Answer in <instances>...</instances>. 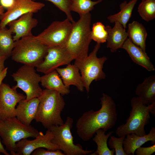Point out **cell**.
I'll list each match as a JSON object with an SVG mask.
<instances>
[{"mask_svg":"<svg viewBox=\"0 0 155 155\" xmlns=\"http://www.w3.org/2000/svg\"><path fill=\"white\" fill-rule=\"evenodd\" d=\"M73 60L65 47L48 46L47 53L42 61L36 67V70L46 74L61 66L70 63Z\"/></svg>","mask_w":155,"mask_h":155,"instance_id":"obj_11","label":"cell"},{"mask_svg":"<svg viewBox=\"0 0 155 155\" xmlns=\"http://www.w3.org/2000/svg\"><path fill=\"white\" fill-rule=\"evenodd\" d=\"M11 76L16 82L12 87L21 89L26 94V100L38 98L41 95L43 90L39 86L41 76L36 73L35 67L24 65Z\"/></svg>","mask_w":155,"mask_h":155,"instance_id":"obj_9","label":"cell"},{"mask_svg":"<svg viewBox=\"0 0 155 155\" xmlns=\"http://www.w3.org/2000/svg\"><path fill=\"white\" fill-rule=\"evenodd\" d=\"M106 29L108 33L106 46L111 52H115L121 48L124 42L127 38V32L123 26L118 22L115 23L113 28L107 26Z\"/></svg>","mask_w":155,"mask_h":155,"instance_id":"obj_20","label":"cell"},{"mask_svg":"<svg viewBox=\"0 0 155 155\" xmlns=\"http://www.w3.org/2000/svg\"><path fill=\"white\" fill-rule=\"evenodd\" d=\"M26 96L3 82L0 86V119L16 117V106Z\"/></svg>","mask_w":155,"mask_h":155,"instance_id":"obj_13","label":"cell"},{"mask_svg":"<svg viewBox=\"0 0 155 155\" xmlns=\"http://www.w3.org/2000/svg\"><path fill=\"white\" fill-rule=\"evenodd\" d=\"M131 109L126 123L119 126L116 130L119 137L131 133L139 136L146 135L144 127L149 123L150 113L155 116V102L146 105L138 97L134 96L131 99Z\"/></svg>","mask_w":155,"mask_h":155,"instance_id":"obj_3","label":"cell"},{"mask_svg":"<svg viewBox=\"0 0 155 155\" xmlns=\"http://www.w3.org/2000/svg\"><path fill=\"white\" fill-rule=\"evenodd\" d=\"M137 0H131L128 3L124 1L121 3L119 5L120 11L117 13L107 17L110 22H119L126 29V25L131 17L133 9Z\"/></svg>","mask_w":155,"mask_h":155,"instance_id":"obj_24","label":"cell"},{"mask_svg":"<svg viewBox=\"0 0 155 155\" xmlns=\"http://www.w3.org/2000/svg\"><path fill=\"white\" fill-rule=\"evenodd\" d=\"M124 138L123 146L125 152L127 155H134L135 150L143 144L150 141L152 145L155 144V128L152 127L147 134L139 136L134 133L127 134Z\"/></svg>","mask_w":155,"mask_h":155,"instance_id":"obj_19","label":"cell"},{"mask_svg":"<svg viewBox=\"0 0 155 155\" xmlns=\"http://www.w3.org/2000/svg\"><path fill=\"white\" fill-rule=\"evenodd\" d=\"M56 70L66 87L69 88L73 85L79 91H84V87L81 75L79 69L74 64L70 63L65 67H58Z\"/></svg>","mask_w":155,"mask_h":155,"instance_id":"obj_18","label":"cell"},{"mask_svg":"<svg viewBox=\"0 0 155 155\" xmlns=\"http://www.w3.org/2000/svg\"><path fill=\"white\" fill-rule=\"evenodd\" d=\"M141 1H142V0H141Z\"/></svg>","mask_w":155,"mask_h":155,"instance_id":"obj_39","label":"cell"},{"mask_svg":"<svg viewBox=\"0 0 155 155\" xmlns=\"http://www.w3.org/2000/svg\"><path fill=\"white\" fill-rule=\"evenodd\" d=\"M79 20L72 23V29L65 47L74 60L88 55L91 38V15L89 13L80 15Z\"/></svg>","mask_w":155,"mask_h":155,"instance_id":"obj_4","label":"cell"},{"mask_svg":"<svg viewBox=\"0 0 155 155\" xmlns=\"http://www.w3.org/2000/svg\"><path fill=\"white\" fill-rule=\"evenodd\" d=\"M103 0L93 1L92 0H70L69 9L79 14L85 15L90 13L94 6Z\"/></svg>","mask_w":155,"mask_h":155,"instance_id":"obj_27","label":"cell"},{"mask_svg":"<svg viewBox=\"0 0 155 155\" xmlns=\"http://www.w3.org/2000/svg\"><path fill=\"white\" fill-rule=\"evenodd\" d=\"M33 14L32 12L26 13L8 24L9 29L15 34L13 36L14 41L32 35V30L38 23V20L33 17Z\"/></svg>","mask_w":155,"mask_h":155,"instance_id":"obj_15","label":"cell"},{"mask_svg":"<svg viewBox=\"0 0 155 155\" xmlns=\"http://www.w3.org/2000/svg\"><path fill=\"white\" fill-rule=\"evenodd\" d=\"M91 35L92 40L100 44L106 42L108 33L104 25L101 22H98L93 24Z\"/></svg>","mask_w":155,"mask_h":155,"instance_id":"obj_29","label":"cell"},{"mask_svg":"<svg viewBox=\"0 0 155 155\" xmlns=\"http://www.w3.org/2000/svg\"><path fill=\"white\" fill-rule=\"evenodd\" d=\"M101 107L98 111L93 110L84 113L78 119L76 131L84 141L89 140L98 129L106 131L112 128L117 119L116 104L112 98L103 93L100 99Z\"/></svg>","mask_w":155,"mask_h":155,"instance_id":"obj_1","label":"cell"},{"mask_svg":"<svg viewBox=\"0 0 155 155\" xmlns=\"http://www.w3.org/2000/svg\"></svg>","mask_w":155,"mask_h":155,"instance_id":"obj_40","label":"cell"},{"mask_svg":"<svg viewBox=\"0 0 155 155\" xmlns=\"http://www.w3.org/2000/svg\"><path fill=\"white\" fill-rule=\"evenodd\" d=\"M100 44L96 43L92 51L83 59L75 60L74 64L79 69L87 94L90 90V86L93 81H97L106 78L103 71L104 65L107 60L105 56L98 57L97 53Z\"/></svg>","mask_w":155,"mask_h":155,"instance_id":"obj_7","label":"cell"},{"mask_svg":"<svg viewBox=\"0 0 155 155\" xmlns=\"http://www.w3.org/2000/svg\"><path fill=\"white\" fill-rule=\"evenodd\" d=\"M135 93L145 105H148L155 102V75L149 76L138 84Z\"/></svg>","mask_w":155,"mask_h":155,"instance_id":"obj_21","label":"cell"},{"mask_svg":"<svg viewBox=\"0 0 155 155\" xmlns=\"http://www.w3.org/2000/svg\"><path fill=\"white\" fill-rule=\"evenodd\" d=\"M2 153L5 155H9L10 154L7 151L6 149L3 147L0 139V154Z\"/></svg>","mask_w":155,"mask_h":155,"instance_id":"obj_37","label":"cell"},{"mask_svg":"<svg viewBox=\"0 0 155 155\" xmlns=\"http://www.w3.org/2000/svg\"><path fill=\"white\" fill-rule=\"evenodd\" d=\"M127 32L129 39L146 52V41L147 33L144 26L138 22L133 21L128 24Z\"/></svg>","mask_w":155,"mask_h":155,"instance_id":"obj_23","label":"cell"},{"mask_svg":"<svg viewBox=\"0 0 155 155\" xmlns=\"http://www.w3.org/2000/svg\"><path fill=\"white\" fill-rule=\"evenodd\" d=\"M7 69V67L5 68L0 74V86L3 80L6 75Z\"/></svg>","mask_w":155,"mask_h":155,"instance_id":"obj_36","label":"cell"},{"mask_svg":"<svg viewBox=\"0 0 155 155\" xmlns=\"http://www.w3.org/2000/svg\"><path fill=\"white\" fill-rule=\"evenodd\" d=\"M125 136L117 138L114 136L111 135L108 144L109 147L114 149L115 155H127L123 149V144Z\"/></svg>","mask_w":155,"mask_h":155,"instance_id":"obj_30","label":"cell"},{"mask_svg":"<svg viewBox=\"0 0 155 155\" xmlns=\"http://www.w3.org/2000/svg\"><path fill=\"white\" fill-rule=\"evenodd\" d=\"M38 98L35 121L47 129L53 125H62L64 122L61 113L65 105L63 96L56 91L45 89Z\"/></svg>","mask_w":155,"mask_h":155,"instance_id":"obj_2","label":"cell"},{"mask_svg":"<svg viewBox=\"0 0 155 155\" xmlns=\"http://www.w3.org/2000/svg\"><path fill=\"white\" fill-rule=\"evenodd\" d=\"M121 48L127 52L136 64L144 67L149 71L155 70L154 66L146 52L133 44L128 38L125 41Z\"/></svg>","mask_w":155,"mask_h":155,"instance_id":"obj_17","label":"cell"},{"mask_svg":"<svg viewBox=\"0 0 155 155\" xmlns=\"http://www.w3.org/2000/svg\"><path fill=\"white\" fill-rule=\"evenodd\" d=\"M39 133L34 127L22 123L16 117L0 119V136L10 154L16 155L15 149L18 142L30 137L35 138Z\"/></svg>","mask_w":155,"mask_h":155,"instance_id":"obj_6","label":"cell"},{"mask_svg":"<svg viewBox=\"0 0 155 155\" xmlns=\"http://www.w3.org/2000/svg\"><path fill=\"white\" fill-rule=\"evenodd\" d=\"M72 25L67 18L63 21H55L36 36L41 42L48 46L65 47Z\"/></svg>","mask_w":155,"mask_h":155,"instance_id":"obj_10","label":"cell"},{"mask_svg":"<svg viewBox=\"0 0 155 155\" xmlns=\"http://www.w3.org/2000/svg\"><path fill=\"white\" fill-rule=\"evenodd\" d=\"M14 0H0V5L7 9L13 4Z\"/></svg>","mask_w":155,"mask_h":155,"instance_id":"obj_34","label":"cell"},{"mask_svg":"<svg viewBox=\"0 0 155 155\" xmlns=\"http://www.w3.org/2000/svg\"><path fill=\"white\" fill-rule=\"evenodd\" d=\"M7 59L5 57L0 56V74L5 68L4 62Z\"/></svg>","mask_w":155,"mask_h":155,"instance_id":"obj_35","label":"cell"},{"mask_svg":"<svg viewBox=\"0 0 155 155\" xmlns=\"http://www.w3.org/2000/svg\"><path fill=\"white\" fill-rule=\"evenodd\" d=\"M12 34L6 27L0 29V56L7 58L11 56L14 44Z\"/></svg>","mask_w":155,"mask_h":155,"instance_id":"obj_26","label":"cell"},{"mask_svg":"<svg viewBox=\"0 0 155 155\" xmlns=\"http://www.w3.org/2000/svg\"><path fill=\"white\" fill-rule=\"evenodd\" d=\"M53 137L52 133L47 129L44 134L39 132V134L34 140L22 139L16 144V154L30 155L34 150L39 148H44L50 150H59L57 146L52 143L51 140Z\"/></svg>","mask_w":155,"mask_h":155,"instance_id":"obj_14","label":"cell"},{"mask_svg":"<svg viewBox=\"0 0 155 155\" xmlns=\"http://www.w3.org/2000/svg\"><path fill=\"white\" fill-rule=\"evenodd\" d=\"M4 12V9L1 5H0V15L2 14Z\"/></svg>","mask_w":155,"mask_h":155,"instance_id":"obj_38","label":"cell"},{"mask_svg":"<svg viewBox=\"0 0 155 155\" xmlns=\"http://www.w3.org/2000/svg\"><path fill=\"white\" fill-rule=\"evenodd\" d=\"M44 6L43 3L33 0H14L12 5L0 15V29L6 27L10 22L26 13L38 12Z\"/></svg>","mask_w":155,"mask_h":155,"instance_id":"obj_12","label":"cell"},{"mask_svg":"<svg viewBox=\"0 0 155 155\" xmlns=\"http://www.w3.org/2000/svg\"><path fill=\"white\" fill-rule=\"evenodd\" d=\"M73 122V118L67 117L62 125H53L47 129L53 133L52 143L57 146L64 155H86L91 154L93 150H84L80 144L74 143L71 132Z\"/></svg>","mask_w":155,"mask_h":155,"instance_id":"obj_8","label":"cell"},{"mask_svg":"<svg viewBox=\"0 0 155 155\" xmlns=\"http://www.w3.org/2000/svg\"><path fill=\"white\" fill-rule=\"evenodd\" d=\"M137 11L142 19L148 22L155 18V0L142 1Z\"/></svg>","mask_w":155,"mask_h":155,"instance_id":"obj_28","label":"cell"},{"mask_svg":"<svg viewBox=\"0 0 155 155\" xmlns=\"http://www.w3.org/2000/svg\"><path fill=\"white\" fill-rule=\"evenodd\" d=\"M39 103L38 98H34L27 100H22L16 108V117L22 123L30 125L35 119Z\"/></svg>","mask_w":155,"mask_h":155,"instance_id":"obj_16","label":"cell"},{"mask_svg":"<svg viewBox=\"0 0 155 155\" xmlns=\"http://www.w3.org/2000/svg\"><path fill=\"white\" fill-rule=\"evenodd\" d=\"M40 82L45 89L56 91L62 96L70 92L69 88L65 85L56 69L41 76Z\"/></svg>","mask_w":155,"mask_h":155,"instance_id":"obj_22","label":"cell"},{"mask_svg":"<svg viewBox=\"0 0 155 155\" xmlns=\"http://www.w3.org/2000/svg\"><path fill=\"white\" fill-rule=\"evenodd\" d=\"M52 3L60 10L64 13L68 19L72 23L75 21L69 9L70 0H46Z\"/></svg>","mask_w":155,"mask_h":155,"instance_id":"obj_31","label":"cell"},{"mask_svg":"<svg viewBox=\"0 0 155 155\" xmlns=\"http://www.w3.org/2000/svg\"><path fill=\"white\" fill-rule=\"evenodd\" d=\"M105 131L100 129L95 132V135L93 138V140L96 144L97 148L96 150L90 154V155H113L115 153L114 149L110 150L108 147L107 140L108 138L114 132L111 131L105 134Z\"/></svg>","mask_w":155,"mask_h":155,"instance_id":"obj_25","label":"cell"},{"mask_svg":"<svg viewBox=\"0 0 155 155\" xmlns=\"http://www.w3.org/2000/svg\"><path fill=\"white\" fill-rule=\"evenodd\" d=\"M48 46L32 35L14 41L12 60L24 65L36 67L43 61Z\"/></svg>","mask_w":155,"mask_h":155,"instance_id":"obj_5","label":"cell"},{"mask_svg":"<svg viewBox=\"0 0 155 155\" xmlns=\"http://www.w3.org/2000/svg\"><path fill=\"white\" fill-rule=\"evenodd\" d=\"M32 155H64L60 150H45L39 148L34 150L31 154Z\"/></svg>","mask_w":155,"mask_h":155,"instance_id":"obj_32","label":"cell"},{"mask_svg":"<svg viewBox=\"0 0 155 155\" xmlns=\"http://www.w3.org/2000/svg\"><path fill=\"white\" fill-rule=\"evenodd\" d=\"M155 152V144L148 147H140L135 152L136 155H151Z\"/></svg>","mask_w":155,"mask_h":155,"instance_id":"obj_33","label":"cell"}]
</instances>
